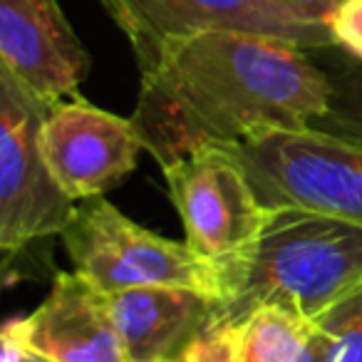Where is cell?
<instances>
[{"label": "cell", "mask_w": 362, "mask_h": 362, "mask_svg": "<svg viewBox=\"0 0 362 362\" xmlns=\"http://www.w3.org/2000/svg\"><path fill=\"white\" fill-rule=\"evenodd\" d=\"M310 320L281 308H261L241 322L243 362H298Z\"/></svg>", "instance_id": "cell-12"}, {"label": "cell", "mask_w": 362, "mask_h": 362, "mask_svg": "<svg viewBox=\"0 0 362 362\" xmlns=\"http://www.w3.org/2000/svg\"><path fill=\"white\" fill-rule=\"evenodd\" d=\"M308 52L231 30L164 42L141 70L132 115L144 151L164 169L204 146L313 127L330 105V77Z\"/></svg>", "instance_id": "cell-1"}, {"label": "cell", "mask_w": 362, "mask_h": 362, "mask_svg": "<svg viewBox=\"0 0 362 362\" xmlns=\"http://www.w3.org/2000/svg\"><path fill=\"white\" fill-rule=\"evenodd\" d=\"M315 322L335 340L332 362H362V286L315 317Z\"/></svg>", "instance_id": "cell-14"}, {"label": "cell", "mask_w": 362, "mask_h": 362, "mask_svg": "<svg viewBox=\"0 0 362 362\" xmlns=\"http://www.w3.org/2000/svg\"><path fill=\"white\" fill-rule=\"evenodd\" d=\"M0 342H3V362H57L28 345L21 317H13V320H8L3 325Z\"/></svg>", "instance_id": "cell-17"}, {"label": "cell", "mask_w": 362, "mask_h": 362, "mask_svg": "<svg viewBox=\"0 0 362 362\" xmlns=\"http://www.w3.org/2000/svg\"><path fill=\"white\" fill-rule=\"evenodd\" d=\"M327 25H330L335 47L362 60V0H347Z\"/></svg>", "instance_id": "cell-16"}, {"label": "cell", "mask_w": 362, "mask_h": 362, "mask_svg": "<svg viewBox=\"0 0 362 362\" xmlns=\"http://www.w3.org/2000/svg\"><path fill=\"white\" fill-rule=\"evenodd\" d=\"M164 176L187 243L202 258L218 268L253 241L266 206L226 146H204L164 166Z\"/></svg>", "instance_id": "cell-7"}, {"label": "cell", "mask_w": 362, "mask_h": 362, "mask_svg": "<svg viewBox=\"0 0 362 362\" xmlns=\"http://www.w3.org/2000/svg\"><path fill=\"white\" fill-rule=\"evenodd\" d=\"M214 320L241 325L261 308L315 320L362 286V226L300 206H266L253 241L218 266Z\"/></svg>", "instance_id": "cell-2"}, {"label": "cell", "mask_w": 362, "mask_h": 362, "mask_svg": "<svg viewBox=\"0 0 362 362\" xmlns=\"http://www.w3.org/2000/svg\"><path fill=\"white\" fill-rule=\"evenodd\" d=\"M21 325L28 345L57 362H127L110 296L77 271L57 273L47 298Z\"/></svg>", "instance_id": "cell-10"}, {"label": "cell", "mask_w": 362, "mask_h": 362, "mask_svg": "<svg viewBox=\"0 0 362 362\" xmlns=\"http://www.w3.org/2000/svg\"><path fill=\"white\" fill-rule=\"evenodd\" d=\"M40 146L55 181L72 202L105 197L119 187L144 151L132 117L112 115L77 95L50 107Z\"/></svg>", "instance_id": "cell-8"}, {"label": "cell", "mask_w": 362, "mask_h": 362, "mask_svg": "<svg viewBox=\"0 0 362 362\" xmlns=\"http://www.w3.org/2000/svg\"><path fill=\"white\" fill-rule=\"evenodd\" d=\"M0 67L57 105L77 95L92 60L57 0H0Z\"/></svg>", "instance_id": "cell-9"}, {"label": "cell", "mask_w": 362, "mask_h": 362, "mask_svg": "<svg viewBox=\"0 0 362 362\" xmlns=\"http://www.w3.org/2000/svg\"><path fill=\"white\" fill-rule=\"evenodd\" d=\"M50 107L0 67V248L6 256L62 233L77 209L42 156L40 129Z\"/></svg>", "instance_id": "cell-5"}, {"label": "cell", "mask_w": 362, "mask_h": 362, "mask_svg": "<svg viewBox=\"0 0 362 362\" xmlns=\"http://www.w3.org/2000/svg\"><path fill=\"white\" fill-rule=\"evenodd\" d=\"M134 50L139 72L159 47L209 30L253 33L303 50L332 47L327 23H315L283 0H100Z\"/></svg>", "instance_id": "cell-6"}, {"label": "cell", "mask_w": 362, "mask_h": 362, "mask_svg": "<svg viewBox=\"0 0 362 362\" xmlns=\"http://www.w3.org/2000/svg\"><path fill=\"white\" fill-rule=\"evenodd\" d=\"M320 67L330 77V105L320 119L313 122V127L362 144V60L340 50Z\"/></svg>", "instance_id": "cell-13"}, {"label": "cell", "mask_w": 362, "mask_h": 362, "mask_svg": "<svg viewBox=\"0 0 362 362\" xmlns=\"http://www.w3.org/2000/svg\"><path fill=\"white\" fill-rule=\"evenodd\" d=\"M169 362H243L241 325L211 320Z\"/></svg>", "instance_id": "cell-15"}, {"label": "cell", "mask_w": 362, "mask_h": 362, "mask_svg": "<svg viewBox=\"0 0 362 362\" xmlns=\"http://www.w3.org/2000/svg\"><path fill=\"white\" fill-rule=\"evenodd\" d=\"M60 238L75 271L105 293L176 286L199 291L216 303L221 296V276L214 263L187 241H171L139 226L105 197L77 202Z\"/></svg>", "instance_id": "cell-3"}, {"label": "cell", "mask_w": 362, "mask_h": 362, "mask_svg": "<svg viewBox=\"0 0 362 362\" xmlns=\"http://www.w3.org/2000/svg\"><path fill=\"white\" fill-rule=\"evenodd\" d=\"M107 296L127 362H169L216 310L214 298L176 286H139Z\"/></svg>", "instance_id": "cell-11"}, {"label": "cell", "mask_w": 362, "mask_h": 362, "mask_svg": "<svg viewBox=\"0 0 362 362\" xmlns=\"http://www.w3.org/2000/svg\"><path fill=\"white\" fill-rule=\"evenodd\" d=\"M293 11L303 13L315 23H330V18L345 6L347 0H283Z\"/></svg>", "instance_id": "cell-18"}, {"label": "cell", "mask_w": 362, "mask_h": 362, "mask_svg": "<svg viewBox=\"0 0 362 362\" xmlns=\"http://www.w3.org/2000/svg\"><path fill=\"white\" fill-rule=\"evenodd\" d=\"M263 206H300L362 226V144L315 127L226 146Z\"/></svg>", "instance_id": "cell-4"}]
</instances>
